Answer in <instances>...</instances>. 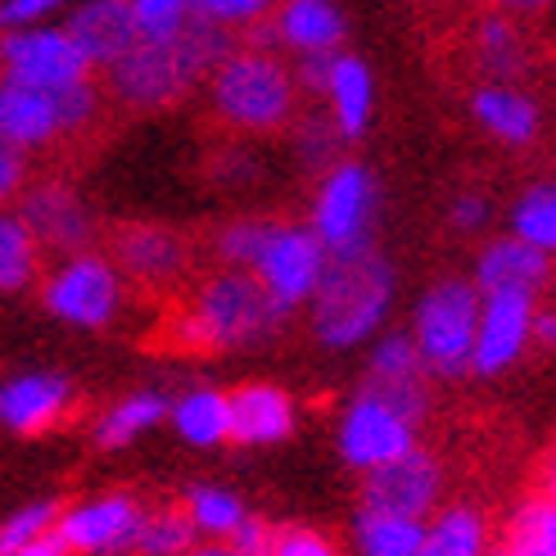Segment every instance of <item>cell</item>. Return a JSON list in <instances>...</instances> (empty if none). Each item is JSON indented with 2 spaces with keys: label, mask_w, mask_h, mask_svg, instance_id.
Instances as JSON below:
<instances>
[{
  "label": "cell",
  "mask_w": 556,
  "mask_h": 556,
  "mask_svg": "<svg viewBox=\"0 0 556 556\" xmlns=\"http://www.w3.org/2000/svg\"><path fill=\"white\" fill-rule=\"evenodd\" d=\"M236 50L231 27H217L194 14L173 37H141L123 60L109 68V91L131 109H163L177 104L200 77Z\"/></svg>",
  "instance_id": "6da1fadb"
},
{
  "label": "cell",
  "mask_w": 556,
  "mask_h": 556,
  "mask_svg": "<svg viewBox=\"0 0 556 556\" xmlns=\"http://www.w3.org/2000/svg\"><path fill=\"white\" fill-rule=\"evenodd\" d=\"M308 303L317 340L330 349H353L384 321L389 303H394V271L376 254L371 240L336 249V254H326L321 281Z\"/></svg>",
  "instance_id": "7a4b0ae2"
},
{
  "label": "cell",
  "mask_w": 556,
  "mask_h": 556,
  "mask_svg": "<svg viewBox=\"0 0 556 556\" xmlns=\"http://www.w3.org/2000/svg\"><path fill=\"white\" fill-rule=\"evenodd\" d=\"M286 317L290 313L276 308V299L263 290V281L254 271L227 267L194 290L190 313L177 321V336L194 353H222V349L258 344Z\"/></svg>",
  "instance_id": "3957f363"
},
{
  "label": "cell",
  "mask_w": 556,
  "mask_h": 556,
  "mask_svg": "<svg viewBox=\"0 0 556 556\" xmlns=\"http://www.w3.org/2000/svg\"><path fill=\"white\" fill-rule=\"evenodd\" d=\"M213 109L236 131H276L294 114V73L263 50H231L213 68Z\"/></svg>",
  "instance_id": "277c9868"
},
{
  "label": "cell",
  "mask_w": 556,
  "mask_h": 556,
  "mask_svg": "<svg viewBox=\"0 0 556 556\" xmlns=\"http://www.w3.org/2000/svg\"><path fill=\"white\" fill-rule=\"evenodd\" d=\"M484 294L476 281H439L416 308V353H421L426 376H462L470 371V349H476Z\"/></svg>",
  "instance_id": "5b68a950"
},
{
  "label": "cell",
  "mask_w": 556,
  "mask_h": 556,
  "mask_svg": "<svg viewBox=\"0 0 556 556\" xmlns=\"http://www.w3.org/2000/svg\"><path fill=\"white\" fill-rule=\"evenodd\" d=\"M118 303H123V281L109 258L81 249V254H68V263H60L46 281V308L73 321V326H109L118 317Z\"/></svg>",
  "instance_id": "8992f818"
},
{
  "label": "cell",
  "mask_w": 556,
  "mask_h": 556,
  "mask_svg": "<svg viewBox=\"0 0 556 556\" xmlns=\"http://www.w3.org/2000/svg\"><path fill=\"white\" fill-rule=\"evenodd\" d=\"M321 267H326V244L313 236V227H281V222H271L249 271H254L263 290L276 299V308L294 313L299 303L313 299Z\"/></svg>",
  "instance_id": "52a82bcc"
},
{
  "label": "cell",
  "mask_w": 556,
  "mask_h": 556,
  "mask_svg": "<svg viewBox=\"0 0 556 556\" xmlns=\"http://www.w3.org/2000/svg\"><path fill=\"white\" fill-rule=\"evenodd\" d=\"M0 77L27 81V87H73V81L91 77L87 54L64 27H14L0 37Z\"/></svg>",
  "instance_id": "ba28073f"
},
{
  "label": "cell",
  "mask_w": 556,
  "mask_h": 556,
  "mask_svg": "<svg viewBox=\"0 0 556 556\" xmlns=\"http://www.w3.org/2000/svg\"><path fill=\"white\" fill-rule=\"evenodd\" d=\"M371 217H376V181L357 163H340L330 168L317 204H313V236L326 244V254L336 249H353L371 240Z\"/></svg>",
  "instance_id": "9c48e42d"
},
{
  "label": "cell",
  "mask_w": 556,
  "mask_h": 556,
  "mask_svg": "<svg viewBox=\"0 0 556 556\" xmlns=\"http://www.w3.org/2000/svg\"><path fill=\"white\" fill-rule=\"evenodd\" d=\"M443 493V466L426 448H407L403 457L371 466L363 480V511H389L426 520Z\"/></svg>",
  "instance_id": "30bf717a"
},
{
  "label": "cell",
  "mask_w": 556,
  "mask_h": 556,
  "mask_svg": "<svg viewBox=\"0 0 556 556\" xmlns=\"http://www.w3.org/2000/svg\"><path fill=\"white\" fill-rule=\"evenodd\" d=\"M407 448H416V426L407 416H399L394 407H384L376 394H357L340 421V453L349 466L371 470L403 457Z\"/></svg>",
  "instance_id": "8fae6325"
},
{
  "label": "cell",
  "mask_w": 556,
  "mask_h": 556,
  "mask_svg": "<svg viewBox=\"0 0 556 556\" xmlns=\"http://www.w3.org/2000/svg\"><path fill=\"white\" fill-rule=\"evenodd\" d=\"M141 516L146 511L136 507V497L104 493V497H91V503L64 511L54 520V534L64 539L68 552H81V556H123V552H131Z\"/></svg>",
  "instance_id": "7c38bea8"
},
{
  "label": "cell",
  "mask_w": 556,
  "mask_h": 556,
  "mask_svg": "<svg viewBox=\"0 0 556 556\" xmlns=\"http://www.w3.org/2000/svg\"><path fill=\"white\" fill-rule=\"evenodd\" d=\"M530 326H534L530 294H484L476 349H470V371H480V376L507 371L516 357L530 349Z\"/></svg>",
  "instance_id": "4fadbf2b"
},
{
  "label": "cell",
  "mask_w": 556,
  "mask_h": 556,
  "mask_svg": "<svg viewBox=\"0 0 556 556\" xmlns=\"http://www.w3.org/2000/svg\"><path fill=\"white\" fill-rule=\"evenodd\" d=\"M18 217H23V227L33 231V240L54 249V254H81L96 236V222H91L87 204H81L64 181L33 186L23 194Z\"/></svg>",
  "instance_id": "5bb4252c"
},
{
  "label": "cell",
  "mask_w": 556,
  "mask_h": 556,
  "mask_svg": "<svg viewBox=\"0 0 556 556\" xmlns=\"http://www.w3.org/2000/svg\"><path fill=\"white\" fill-rule=\"evenodd\" d=\"M0 131L10 136L18 150H41L68 131L64 118V87H27V81L0 77Z\"/></svg>",
  "instance_id": "9a60e30c"
},
{
  "label": "cell",
  "mask_w": 556,
  "mask_h": 556,
  "mask_svg": "<svg viewBox=\"0 0 556 556\" xmlns=\"http://www.w3.org/2000/svg\"><path fill=\"white\" fill-rule=\"evenodd\" d=\"M64 33L77 41V50L87 54L91 68H114L123 54L141 41L127 0H87V5L73 10Z\"/></svg>",
  "instance_id": "2e32d148"
},
{
  "label": "cell",
  "mask_w": 556,
  "mask_h": 556,
  "mask_svg": "<svg viewBox=\"0 0 556 556\" xmlns=\"http://www.w3.org/2000/svg\"><path fill=\"white\" fill-rule=\"evenodd\" d=\"M552 276V254L525 244L520 236H503L484 244V254L476 263V290L480 294H539Z\"/></svg>",
  "instance_id": "e0dca14e"
},
{
  "label": "cell",
  "mask_w": 556,
  "mask_h": 556,
  "mask_svg": "<svg viewBox=\"0 0 556 556\" xmlns=\"http://www.w3.org/2000/svg\"><path fill=\"white\" fill-rule=\"evenodd\" d=\"M73 403V389L64 376H18L0 384V421L18 434L50 430Z\"/></svg>",
  "instance_id": "ac0fdd59"
},
{
  "label": "cell",
  "mask_w": 556,
  "mask_h": 556,
  "mask_svg": "<svg viewBox=\"0 0 556 556\" xmlns=\"http://www.w3.org/2000/svg\"><path fill=\"white\" fill-rule=\"evenodd\" d=\"M114 258L127 276L146 286H168L186 271V244L181 236L163 231V227H123L114 236Z\"/></svg>",
  "instance_id": "d6986e66"
},
{
  "label": "cell",
  "mask_w": 556,
  "mask_h": 556,
  "mask_svg": "<svg viewBox=\"0 0 556 556\" xmlns=\"http://www.w3.org/2000/svg\"><path fill=\"white\" fill-rule=\"evenodd\" d=\"M227 399L236 443H281L294 430V403L276 384H244Z\"/></svg>",
  "instance_id": "ffe728a7"
},
{
  "label": "cell",
  "mask_w": 556,
  "mask_h": 556,
  "mask_svg": "<svg viewBox=\"0 0 556 556\" xmlns=\"http://www.w3.org/2000/svg\"><path fill=\"white\" fill-rule=\"evenodd\" d=\"M470 114L489 136L507 146H530L539 136V104L516 87H480L470 96Z\"/></svg>",
  "instance_id": "44dd1931"
},
{
  "label": "cell",
  "mask_w": 556,
  "mask_h": 556,
  "mask_svg": "<svg viewBox=\"0 0 556 556\" xmlns=\"http://www.w3.org/2000/svg\"><path fill=\"white\" fill-rule=\"evenodd\" d=\"M276 33L281 46L308 54V50H340L344 41V18L330 0H286L276 10Z\"/></svg>",
  "instance_id": "7402d4cb"
},
{
  "label": "cell",
  "mask_w": 556,
  "mask_h": 556,
  "mask_svg": "<svg viewBox=\"0 0 556 556\" xmlns=\"http://www.w3.org/2000/svg\"><path fill=\"white\" fill-rule=\"evenodd\" d=\"M326 96H330V118H336L344 141H357L371 123V68L353 54H340L336 73L326 81Z\"/></svg>",
  "instance_id": "603a6c76"
},
{
  "label": "cell",
  "mask_w": 556,
  "mask_h": 556,
  "mask_svg": "<svg viewBox=\"0 0 556 556\" xmlns=\"http://www.w3.org/2000/svg\"><path fill=\"white\" fill-rule=\"evenodd\" d=\"M173 426L186 443L213 448V443L231 439V399L217 394V389H190V394L177 399V407H173Z\"/></svg>",
  "instance_id": "cb8c5ba5"
},
{
  "label": "cell",
  "mask_w": 556,
  "mask_h": 556,
  "mask_svg": "<svg viewBox=\"0 0 556 556\" xmlns=\"http://www.w3.org/2000/svg\"><path fill=\"white\" fill-rule=\"evenodd\" d=\"M489 525L476 507H448L426 525V539L416 556H484Z\"/></svg>",
  "instance_id": "d4e9b609"
},
{
  "label": "cell",
  "mask_w": 556,
  "mask_h": 556,
  "mask_svg": "<svg viewBox=\"0 0 556 556\" xmlns=\"http://www.w3.org/2000/svg\"><path fill=\"white\" fill-rule=\"evenodd\" d=\"M421 539H426V520L389 516V511L357 516V547H363V556H416Z\"/></svg>",
  "instance_id": "484cf974"
},
{
  "label": "cell",
  "mask_w": 556,
  "mask_h": 556,
  "mask_svg": "<svg viewBox=\"0 0 556 556\" xmlns=\"http://www.w3.org/2000/svg\"><path fill=\"white\" fill-rule=\"evenodd\" d=\"M476 60L489 77H520L525 73V37L507 14H489L476 27Z\"/></svg>",
  "instance_id": "4316f807"
},
{
  "label": "cell",
  "mask_w": 556,
  "mask_h": 556,
  "mask_svg": "<svg viewBox=\"0 0 556 556\" xmlns=\"http://www.w3.org/2000/svg\"><path fill=\"white\" fill-rule=\"evenodd\" d=\"M190 547H194V525H190L186 507L146 511L141 525H136V539H131L136 556H181Z\"/></svg>",
  "instance_id": "83f0119b"
},
{
  "label": "cell",
  "mask_w": 556,
  "mask_h": 556,
  "mask_svg": "<svg viewBox=\"0 0 556 556\" xmlns=\"http://www.w3.org/2000/svg\"><path fill=\"white\" fill-rule=\"evenodd\" d=\"M511 236L543 254H556V181H539L520 194L511 208Z\"/></svg>",
  "instance_id": "f1b7e54d"
},
{
  "label": "cell",
  "mask_w": 556,
  "mask_h": 556,
  "mask_svg": "<svg viewBox=\"0 0 556 556\" xmlns=\"http://www.w3.org/2000/svg\"><path fill=\"white\" fill-rule=\"evenodd\" d=\"M41 244L23 227L18 213H0V290H23L37 281Z\"/></svg>",
  "instance_id": "f546056e"
},
{
  "label": "cell",
  "mask_w": 556,
  "mask_h": 556,
  "mask_svg": "<svg viewBox=\"0 0 556 556\" xmlns=\"http://www.w3.org/2000/svg\"><path fill=\"white\" fill-rule=\"evenodd\" d=\"M163 412H168V403H163L159 394H131V399H123L118 407H109L100 416L96 443L100 448H123V443H131L136 434H146L154 421H163Z\"/></svg>",
  "instance_id": "4dcf8cb0"
},
{
  "label": "cell",
  "mask_w": 556,
  "mask_h": 556,
  "mask_svg": "<svg viewBox=\"0 0 556 556\" xmlns=\"http://www.w3.org/2000/svg\"><path fill=\"white\" fill-rule=\"evenodd\" d=\"M503 556H556V503L539 497L511 516Z\"/></svg>",
  "instance_id": "1f68e13d"
},
{
  "label": "cell",
  "mask_w": 556,
  "mask_h": 556,
  "mask_svg": "<svg viewBox=\"0 0 556 556\" xmlns=\"http://www.w3.org/2000/svg\"><path fill=\"white\" fill-rule=\"evenodd\" d=\"M186 516L194 525V534H213V539H231L236 525L244 520V503L227 489H190L186 497Z\"/></svg>",
  "instance_id": "d6a6232c"
},
{
  "label": "cell",
  "mask_w": 556,
  "mask_h": 556,
  "mask_svg": "<svg viewBox=\"0 0 556 556\" xmlns=\"http://www.w3.org/2000/svg\"><path fill=\"white\" fill-rule=\"evenodd\" d=\"M426 367H421V353L407 336H384L371 353V371L367 384H421Z\"/></svg>",
  "instance_id": "836d02e7"
},
{
  "label": "cell",
  "mask_w": 556,
  "mask_h": 556,
  "mask_svg": "<svg viewBox=\"0 0 556 556\" xmlns=\"http://www.w3.org/2000/svg\"><path fill=\"white\" fill-rule=\"evenodd\" d=\"M127 5L141 37H173L194 18V0H127Z\"/></svg>",
  "instance_id": "e575fe53"
},
{
  "label": "cell",
  "mask_w": 556,
  "mask_h": 556,
  "mask_svg": "<svg viewBox=\"0 0 556 556\" xmlns=\"http://www.w3.org/2000/svg\"><path fill=\"white\" fill-rule=\"evenodd\" d=\"M54 503H33V507H23L14 511L5 525H0V556H18L27 543H37L41 534L54 530Z\"/></svg>",
  "instance_id": "d590c367"
},
{
  "label": "cell",
  "mask_w": 556,
  "mask_h": 556,
  "mask_svg": "<svg viewBox=\"0 0 556 556\" xmlns=\"http://www.w3.org/2000/svg\"><path fill=\"white\" fill-rule=\"evenodd\" d=\"M267 227H271V222H231V227L217 236V258L249 271V267H254V258H258L263 240H267Z\"/></svg>",
  "instance_id": "8d00e7d4"
},
{
  "label": "cell",
  "mask_w": 556,
  "mask_h": 556,
  "mask_svg": "<svg viewBox=\"0 0 556 556\" xmlns=\"http://www.w3.org/2000/svg\"><path fill=\"white\" fill-rule=\"evenodd\" d=\"M336 141H340V127L330 114H313L299 123V150H303V168H330L336 159Z\"/></svg>",
  "instance_id": "74e56055"
},
{
  "label": "cell",
  "mask_w": 556,
  "mask_h": 556,
  "mask_svg": "<svg viewBox=\"0 0 556 556\" xmlns=\"http://www.w3.org/2000/svg\"><path fill=\"white\" fill-rule=\"evenodd\" d=\"M194 14L217 27H249L271 14V0H194Z\"/></svg>",
  "instance_id": "f35d334b"
},
{
  "label": "cell",
  "mask_w": 556,
  "mask_h": 556,
  "mask_svg": "<svg viewBox=\"0 0 556 556\" xmlns=\"http://www.w3.org/2000/svg\"><path fill=\"white\" fill-rule=\"evenodd\" d=\"M64 5L68 0H5V5H0V27H5V33H14V27H37Z\"/></svg>",
  "instance_id": "ab89813d"
},
{
  "label": "cell",
  "mask_w": 556,
  "mask_h": 556,
  "mask_svg": "<svg viewBox=\"0 0 556 556\" xmlns=\"http://www.w3.org/2000/svg\"><path fill=\"white\" fill-rule=\"evenodd\" d=\"M271 556H340L336 543L321 539L317 530H276Z\"/></svg>",
  "instance_id": "60d3db41"
},
{
  "label": "cell",
  "mask_w": 556,
  "mask_h": 556,
  "mask_svg": "<svg viewBox=\"0 0 556 556\" xmlns=\"http://www.w3.org/2000/svg\"><path fill=\"white\" fill-rule=\"evenodd\" d=\"M240 556H271V543H276V530L271 525H263V520H254V516H244L240 525H236V534L227 539Z\"/></svg>",
  "instance_id": "b9f144b4"
},
{
  "label": "cell",
  "mask_w": 556,
  "mask_h": 556,
  "mask_svg": "<svg viewBox=\"0 0 556 556\" xmlns=\"http://www.w3.org/2000/svg\"><path fill=\"white\" fill-rule=\"evenodd\" d=\"M336 64H340V50H308V54H299V81L308 91L326 96V81H330V73H336Z\"/></svg>",
  "instance_id": "7bdbcfd3"
},
{
  "label": "cell",
  "mask_w": 556,
  "mask_h": 556,
  "mask_svg": "<svg viewBox=\"0 0 556 556\" xmlns=\"http://www.w3.org/2000/svg\"><path fill=\"white\" fill-rule=\"evenodd\" d=\"M23 186V150L0 131V204Z\"/></svg>",
  "instance_id": "ee69618b"
},
{
  "label": "cell",
  "mask_w": 556,
  "mask_h": 556,
  "mask_svg": "<svg viewBox=\"0 0 556 556\" xmlns=\"http://www.w3.org/2000/svg\"><path fill=\"white\" fill-rule=\"evenodd\" d=\"M484 217H489V204L480 200V194H462V200L453 204L457 231H476V227H484Z\"/></svg>",
  "instance_id": "f6af8a7d"
},
{
  "label": "cell",
  "mask_w": 556,
  "mask_h": 556,
  "mask_svg": "<svg viewBox=\"0 0 556 556\" xmlns=\"http://www.w3.org/2000/svg\"><path fill=\"white\" fill-rule=\"evenodd\" d=\"M18 556H73V552L64 547V539H60V534L50 530V534H41L37 543H27V547H23Z\"/></svg>",
  "instance_id": "bcb514c9"
},
{
  "label": "cell",
  "mask_w": 556,
  "mask_h": 556,
  "mask_svg": "<svg viewBox=\"0 0 556 556\" xmlns=\"http://www.w3.org/2000/svg\"><path fill=\"white\" fill-rule=\"evenodd\" d=\"M530 344H556V313H534V326H530Z\"/></svg>",
  "instance_id": "7dc6e473"
},
{
  "label": "cell",
  "mask_w": 556,
  "mask_h": 556,
  "mask_svg": "<svg viewBox=\"0 0 556 556\" xmlns=\"http://www.w3.org/2000/svg\"><path fill=\"white\" fill-rule=\"evenodd\" d=\"M503 14H539V10H547L552 0H493Z\"/></svg>",
  "instance_id": "c3c4849f"
},
{
  "label": "cell",
  "mask_w": 556,
  "mask_h": 556,
  "mask_svg": "<svg viewBox=\"0 0 556 556\" xmlns=\"http://www.w3.org/2000/svg\"><path fill=\"white\" fill-rule=\"evenodd\" d=\"M181 556H240L227 539H217V543H200V547H190V552H181Z\"/></svg>",
  "instance_id": "681fc988"
},
{
  "label": "cell",
  "mask_w": 556,
  "mask_h": 556,
  "mask_svg": "<svg viewBox=\"0 0 556 556\" xmlns=\"http://www.w3.org/2000/svg\"><path fill=\"white\" fill-rule=\"evenodd\" d=\"M547 503H556V466H552V476H547Z\"/></svg>",
  "instance_id": "f907efd6"
}]
</instances>
